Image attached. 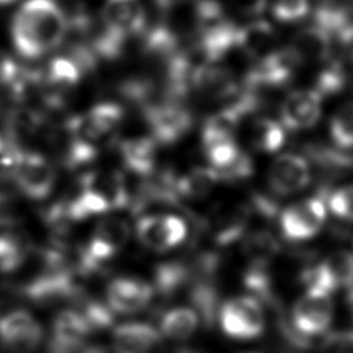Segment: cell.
I'll return each instance as SVG.
<instances>
[{
	"label": "cell",
	"instance_id": "ffe728a7",
	"mask_svg": "<svg viewBox=\"0 0 353 353\" xmlns=\"http://www.w3.org/2000/svg\"><path fill=\"white\" fill-rule=\"evenodd\" d=\"M156 146L157 143L150 137H138L121 141L119 143V153L130 172L146 178L154 172Z\"/></svg>",
	"mask_w": 353,
	"mask_h": 353
},
{
	"label": "cell",
	"instance_id": "83f0119b",
	"mask_svg": "<svg viewBox=\"0 0 353 353\" xmlns=\"http://www.w3.org/2000/svg\"><path fill=\"white\" fill-rule=\"evenodd\" d=\"M250 141L256 150L273 153L284 145L285 128L270 117H259L250 128Z\"/></svg>",
	"mask_w": 353,
	"mask_h": 353
},
{
	"label": "cell",
	"instance_id": "ee69618b",
	"mask_svg": "<svg viewBox=\"0 0 353 353\" xmlns=\"http://www.w3.org/2000/svg\"><path fill=\"white\" fill-rule=\"evenodd\" d=\"M4 149H6V139L0 135V154L4 152Z\"/></svg>",
	"mask_w": 353,
	"mask_h": 353
},
{
	"label": "cell",
	"instance_id": "bcb514c9",
	"mask_svg": "<svg viewBox=\"0 0 353 353\" xmlns=\"http://www.w3.org/2000/svg\"><path fill=\"white\" fill-rule=\"evenodd\" d=\"M84 353H99L98 350H94V349H88V350H85Z\"/></svg>",
	"mask_w": 353,
	"mask_h": 353
},
{
	"label": "cell",
	"instance_id": "5bb4252c",
	"mask_svg": "<svg viewBox=\"0 0 353 353\" xmlns=\"http://www.w3.org/2000/svg\"><path fill=\"white\" fill-rule=\"evenodd\" d=\"M150 283L138 277H116L106 287V305L113 313L131 314L145 309L153 299Z\"/></svg>",
	"mask_w": 353,
	"mask_h": 353
},
{
	"label": "cell",
	"instance_id": "6da1fadb",
	"mask_svg": "<svg viewBox=\"0 0 353 353\" xmlns=\"http://www.w3.org/2000/svg\"><path fill=\"white\" fill-rule=\"evenodd\" d=\"M68 30L66 18L52 0H26L11 21L12 44L21 57L29 59L55 50Z\"/></svg>",
	"mask_w": 353,
	"mask_h": 353
},
{
	"label": "cell",
	"instance_id": "9a60e30c",
	"mask_svg": "<svg viewBox=\"0 0 353 353\" xmlns=\"http://www.w3.org/2000/svg\"><path fill=\"white\" fill-rule=\"evenodd\" d=\"M321 101L323 98L314 90L290 92L280 105L281 125L291 131L312 128L321 116Z\"/></svg>",
	"mask_w": 353,
	"mask_h": 353
},
{
	"label": "cell",
	"instance_id": "7bdbcfd3",
	"mask_svg": "<svg viewBox=\"0 0 353 353\" xmlns=\"http://www.w3.org/2000/svg\"><path fill=\"white\" fill-rule=\"evenodd\" d=\"M178 353H203V352H200L197 349H193V347H183V349L178 350Z\"/></svg>",
	"mask_w": 353,
	"mask_h": 353
},
{
	"label": "cell",
	"instance_id": "e0dca14e",
	"mask_svg": "<svg viewBox=\"0 0 353 353\" xmlns=\"http://www.w3.org/2000/svg\"><path fill=\"white\" fill-rule=\"evenodd\" d=\"M239 26L225 17L199 25V48L207 62L216 63L237 47Z\"/></svg>",
	"mask_w": 353,
	"mask_h": 353
},
{
	"label": "cell",
	"instance_id": "d6986e66",
	"mask_svg": "<svg viewBox=\"0 0 353 353\" xmlns=\"http://www.w3.org/2000/svg\"><path fill=\"white\" fill-rule=\"evenodd\" d=\"M160 341V331L148 323H123L112 332L114 353H152Z\"/></svg>",
	"mask_w": 353,
	"mask_h": 353
},
{
	"label": "cell",
	"instance_id": "4dcf8cb0",
	"mask_svg": "<svg viewBox=\"0 0 353 353\" xmlns=\"http://www.w3.org/2000/svg\"><path fill=\"white\" fill-rule=\"evenodd\" d=\"M327 269L331 280L338 288L353 287V254L346 250H338L327 255L321 262Z\"/></svg>",
	"mask_w": 353,
	"mask_h": 353
},
{
	"label": "cell",
	"instance_id": "d4e9b609",
	"mask_svg": "<svg viewBox=\"0 0 353 353\" xmlns=\"http://www.w3.org/2000/svg\"><path fill=\"white\" fill-rule=\"evenodd\" d=\"M200 324V317L193 307L176 306L167 310L160 319V334L171 341L189 339Z\"/></svg>",
	"mask_w": 353,
	"mask_h": 353
},
{
	"label": "cell",
	"instance_id": "74e56055",
	"mask_svg": "<svg viewBox=\"0 0 353 353\" xmlns=\"http://www.w3.org/2000/svg\"><path fill=\"white\" fill-rule=\"evenodd\" d=\"M319 353H353V330L327 334L319 346Z\"/></svg>",
	"mask_w": 353,
	"mask_h": 353
},
{
	"label": "cell",
	"instance_id": "d590c367",
	"mask_svg": "<svg viewBox=\"0 0 353 353\" xmlns=\"http://www.w3.org/2000/svg\"><path fill=\"white\" fill-rule=\"evenodd\" d=\"M330 211L341 219L353 221V185L338 188L327 196Z\"/></svg>",
	"mask_w": 353,
	"mask_h": 353
},
{
	"label": "cell",
	"instance_id": "277c9868",
	"mask_svg": "<svg viewBox=\"0 0 353 353\" xmlns=\"http://www.w3.org/2000/svg\"><path fill=\"white\" fill-rule=\"evenodd\" d=\"M143 114L150 128V138L157 145L176 143L193 125L192 113L179 101L149 102Z\"/></svg>",
	"mask_w": 353,
	"mask_h": 353
},
{
	"label": "cell",
	"instance_id": "7c38bea8",
	"mask_svg": "<svg viewBox=\"0 0 353 353\" xmlns=\"http://www.w3.org/2000/svg\"><path fill=\"white\" fill-rule=\"evenodd\" d=\"M43 339V328L37 319L26 310H11L0 317V342L19 353L37 349Z\"/></svg>",
	"mask_w": 353,
	"mask_h": 353
},
{
	"label": "cell",
	"instance_id": "5b68a950",
	"mask_svg": "<svg viewBox=\"0 0 353 353\" xmlns=\"http://www.w3.org/2000/svg\"><path fill=\"white\" fill-rule=\"evenodd\" d=\"M135 234L145 248L154 252H167L183 243L188 225L176 214L150 212L138 218Z\"/></svg>",
	"mask_w": 353,
	"mask_h": 353
},
{
	"label": "cell",
	"instance_id": "f35d334b",
	"mask_svg": "<svg viewBox=\"0 0 353 353\" xmlns=\"http://www.w3.org/2000/svg\"><path fill=\"white\" fill-rule=\"evenodd\" d=\"M215 172H216L219 181H226V182L241 181L254 174V163L247 153L241 152L239 154V157L229 167L215 171Z\"/></svg>",
	"mask_w": 353,
	"mask_h": 353
},
{
	"label": "cell",
	"instance_id": "ab89813d",
	"mask_svg": "<svg viewBox=\"0 0 353 353\" xmlns=\"http://www.w3.org/2000/svg\"><path fill=\"white\" fill-rule=\"evenodd\" d=\"M239 10L245 15H258L265 11L268 0H236Z\"/></svg>",
	"mask_w": 353,
	"mask_h": 353
},
{
	"label": "cell",
	"instance_id": "ba28073f",
	"mask_svg": "<svg viewBox=\"0 0 353 353\" xmlns=\"http://www.w3.org/2000/svg\"><path fill=\"white\" fill-rule=\"evenodd\" d=\"M323 199L310 197L291 204L280 214V229L288 240L303 241L314 237L325 222Z\"/></svg>",
	"mask_w": 353,
	"mask_h": 353
},
{
	"label": "cell",
	"instance_id": "3957f363",
	"mask_svg": "<svg viewBox=\"0 0 353 353\" xmlns=\"http://www.w3.org/2000/svg\"><path fill=\"white\" fill-rule=\"evenodd\" d=\"M131 229L128 223L116 216L102 219L92 230L88 241L77 256L80 272H94L116 256L128 243Z\"/></svg>",
	"mask_w": 353,
	"mask_h": 353
},
{
	"label": "cell",
	"instance_id": "d6a6232c",
	"mask_svg": "<svg viewBox=\"0 0 353 353\" xmlns=\"http://www.w3.org/2000/svg\"><path fill=\"white\" fill-rule=\"evenodd\" d=\"M244 251L251 259V263L268 265L272 256L279 251L276 239L268 232H256L247 237L244 243Z\"/></svg>",
	"mask_w": 353,
	"mask_h": 353
},
{
	"label": "cell",
	"instance_id": "8d00e7d4",
	"mask_svg": "<svg viewBox=\"0 0 353 353\" xmlns=\"http://www.w3.org/2000/svg\"><path fill=\"white\" fill-rule=\"evenodd\" d=\"M23 77L25 74L19 70L14 58L0 48V87H8L18 94Z\"/></svg>",
	"mask_w": 353,
	"mask_h": 353
},
{
	"label": "cell",
	"instance_id": "4316f807",
	"mask_svg": "<svg viewBox=\"0 0 353 353\" xmlns=\"http://www.w3.org/2000/svg\"><path fill=\"white\" fill-rule=\"evenodd\" d=\"M189 277V269L182 262L170 261L156 266L153 283L150 284L153 287L154 295L157 294L164 298H168L176 294L188 283Z\"/></svg>",
	"mask_w": 353,
	"mask_h": 353
},
{
	"label": "cell",
	"instance_id": "1f68e13d",
	"mask_svg": "<svg viewBox=\"0 0 353 353\" xmlns=\"http://www.w3.org/2000/svg\"><path fill=\"white\" fill-rule=\"evenodd\" d=\"M330 134L335 146L341 149L353 148V102L335 112L330 123Z\"/></svg>",
	"mask_w": 353,
	"mask_h": 353
},
{
	"label": "cell",
	"instance_id": "f1b7e54d",
	"mask_svg": "<svg viewBox=\"0 0 353 353\" xmlns=\"http://www.w3.org/2000/svg\"><path fill=\"white\" fill-rule=\"evenodd\" d=\"M350 10L335 3H324L313 12V25L328 36H339L350 26Z\"/></svg>",
	"mask_w": 353,
	"mask_h": 353
},
{
	"label": "cell",
	"instance_id": "4fadbf2b",
	"mask_svg": "<svg viewBox=\"0 0 353 353\" xmlns=\"http://www.w3.org/2000/svg\"><path fill=\"white\" fill-rule=\"evenodd\" d=\"M310 179L309 163L294 153L277 156L268 170V183L280 196H290L305 189Z\"/></svg>",
	"mask_w": 353,
	"mask_h": 353
},
{
	"label": "cell",
	"instance_id": "f6af8a7d",
	"mask_svg": "<svg viewBox=\"0 0 353 353\" xmlns=\"http://www.w3.org/2000/svg\"><path fill=\"white\" fill-rule=\"evenodd\" d=\"M15 1L17 0H0V6H8V4H12Z\"/></svg>",
	"mask_w": 353,
	"mask_h": 353
},
{
	"label": "cell",
	"instance_id": "ac0fdd59",
	"mask_svg": "<svg viewBox=\"0 0 353 353\" xmlns=\"http://www.w3.org/2000/svg\"><path fill=\"white\" fill-rule=\"evenodd\" d=\"M92 331L74 309L59 312L52 321V347L55 353H73L79 350Z\"/></svg>",
	"mask_w": 353,
	"mask_h": 353
},
{
	"label": "cell",
	"instance_id": "836d02e7",
	"mask_svg": "<svg viewBox=\"0 0 353 353\" xmlns=\"http://www.w3.org/2000/svg\"><path fill=\"white\" fill-rule=\"evenodd\" d=\"M301 281L303 283L306 292L312 294H321V295H331L336 287L331 280L327 269L320 262L316 266L307 268L301 274Z\"/></svg>",
	"mask_w": 353,
	"mask_h": 353
},
{
	"label": "cell",
	"instance_id": "30bf717a",
	"mask_svg": "<svg viewBox=\"0 0 353 353\" xmlns=\"http://www.w3.org/2000/svg\"><path fill=\"white\" fill-rule=\"evenodd\" d=\"M101 23L109 34L125 41L145 29L146 11L141 0H105Z\"/></svg>",
	"mask_w": 353,
	"mask_h": 353
},
{
	"label": "cell",
	"instance_id": "60d3db41",
	"mask_svg": "<svg viewBox=\"0 0 353 353\" xmlns=\"http://www.w3.org/2000/svg\"><path fill=\"white\" fill-rule=\"evenodd\" d=\"M338 37L341 40V44H342L343 50L353 59V25L347 26Z\"/></svg>",
	"mask_w": 353,
	"mask_h": 353
},
{
	"label": "cell",
	"instance_id": "44dd1931",
	"mask_svg": "<svg viewBox=\"0 0 353 353\" xmlns=\"http://www.w3.org/2000/svg\"><path fill=\"white\" fill-rule=\"evenodd\" d=\"M288 48L301 63L325 62L331 58V36L312 25L296 32Z\"/></svg>",
	"mask_w": 353,
	"mask_h": 353
},
{
	"label": "cell",
	"instance_id": "2e32d148",
	"mask_svg": "<svg viewBox=\"0 0 353 353\" xmlns=\"http://www.w3.org/2000/svg\"><path fill=\"white\" fill-rule=\"evenodd\" d=\"M190 88L212 101L229 102L241 90L233 73L225 66L207 62L192 70Z\"/></svg>",
	"mask_w": 353,
	"mask_h": 353
},
{
	"label": "cell",
	"instance_id": "603a6c76",
	"mask_svg": "<svg viewBox=\"0 0 353 353\" xmlns=\"http://www.w3.org/2000/svg\"><path fill=\"white\" fill-rule=\"evenodd\" d=\"M251 211L247 205H228L216 212L211 221V232L219 245H228L239 240L247 229Z\"/></svg>",
	"mask_w": 353,
	"mask_h": 353
},
{
	"label": "cell",
	"instance_id": "cb8c5ba5",
	"mask_svg": "<svg viewBox=\"0 0 353 353\" xmlns=\"http://www.w3.org/2000/svg\"><path fill=\"white\" fill-rule=\"evenodd\" d=\"M11 218L0 219V272L10 273L22 266L28 256V245L15 230Z\"/></svg>",
	"mask_w": 353,
	"mask_h": 353
},
{
	"label": "cell",
	"instance_id": "52a82bcc",
	"mask_svg": "<svg viewBox=\"0 0 353 353\" xmlns=\"http://www.w3.org/2000/svg\"><path fill=\"white\" fill-rule=\"evenodd\" d=\"M124 116L123 108L116 102H99L83 114L74 116L66 121V132L92 146L113 134Z\"/></svg>",
	"mask_w": 353,
	"mask_h": 353
},
{
	"label": "cell",
	"instance_id": "e575fe53",
	"mask_svg": "<svg viewBox=\"0 0 353 353\" xmlns=\"http://www.w3.org/2000/svg\"><path fill=\"white\" fill-rule=\"evenodd\" d=\"M307 0H274L273 1V15L277 21L291 23L303 19L309 14Z\"/></svg>",
	"mask_w": 353,
	"mask_h": 353
},
{
	"label": "cell",
	"instance_id": "9c48e42d",
	"mask_svg": "<svg viewBox=\"0 0 353 353\" xmlns=\"http://www.w3.org/2000/svg\"><path fill=\"white\" fill-rule=\"evenodd\" d=\"M301 65L299 59L288 47L273 50L270 54L258 59L247 72L244 79L245 88L256 91L259 88L280 87L291 80L296 68Z\"/></svg>",
	"mask_w": 353,
	"mask_h": 353
},
{
	"label": "cell",
	"instance_id": "f546056e",
	"mask_svg": "<svg viewBox=\"0 0 353 353\" xmlns=\"http://www.w3.org/2000/svg\"><path fill=\"white\" fill-rule=\"evenodd\" d=\"M347 76L339 61L328 58L314 80V90L321 98L338 94L343 90Z\"/></svg>",
	"mask_w": 353,
	"mask_h": 353
},
{
	"label": "cell",
	"instance_id": "7402d4cb",
	"mask_svg": "<svg viewBox=\"0 0 353 353\" xmlns=\"http://www.w3.org/2000/svg\"><path fill=\"white\" fill-rule=\"evenodd\" d=\"M277 40L276 30L272 23L262 19H255L241 28L237 34V48L254 59H261L273 51Z\"/></svg>",
	"mask_w": 353,
	"mask_h": 353
},
{
	"label": "cell",
	"instance_id": "8992f818",
	"mask_svg": "<svg viewBox=\"0 0 353 353\" xmlns=\"http://www.w3.org/2000/svg\"><path fill=\"white\" fill-rule=\"evenodd\" d=\"M222 331L236 339H251L262 334L265 314L259 301L251 295L226 301L218 310Z\"/></svg>",
	"mask_w": 353,
	"mask_h": 353
},
{
	"label": "cell",
	"instance_id": "484cf974",
	"mask_svg": "<svg viewBox=\"0 0 353 353\" xmlns=\"http://www.w3.org/2000/svg\"><path fill=\"white\" fill-rule=\"evenodd\" d=\"M218 182V175L211 167H196L176 176L175 189L179 200H200L207 197Z\"/></svg>",
	"mask_w": 353,
	"mask_h": 353
},
{
	"label": "cell",
	"instance_id": "8fae6325",
	"mask_svg": "<svg viewBox=\"0 0 353 353\" xmlns=\"http://www.w3.org/2000/svg\"><path fill=\"white\" fill-rule=\"evenodd\" d=\"M334 317V303L330 295L306 292L294 305L291 323L301 336L324 334Z\"/></svg>",
	"mask_w": 353,
	"mask_h": 353
},
{
	"label": "cell",
	"instance_id": "7a4b0ae2",
	"mask_svg": "<svg viewBox=\"0 0 353 353\" xmlns=\"http://www.w3.org/2000/svg\"><path fill=\"white\" fill-rule=\"evenodd\" d=\"M0 163L7 168L10 181L28 199L40 201L52 192L57 174L47 157L36 150L15 146L6 141Z\"/></svg>",
	"mask_w": 353,
	"mask_h": 353
},
{
	"label": "cell",
	"instance_id": "b9f144b4",
	"mask_svg": "<svg viewBox=\"0 0 353 353\" xmlns=\"http://www.w3.org/2000/svg\"><path fill=\"white\" fill-rule=\"evenodd\" d=\"M347 303H349V307L353 313V287L347 290Z\"/></svg>",
	"mask_w": 353,
	"mask_h": 353
}]
</instances>
